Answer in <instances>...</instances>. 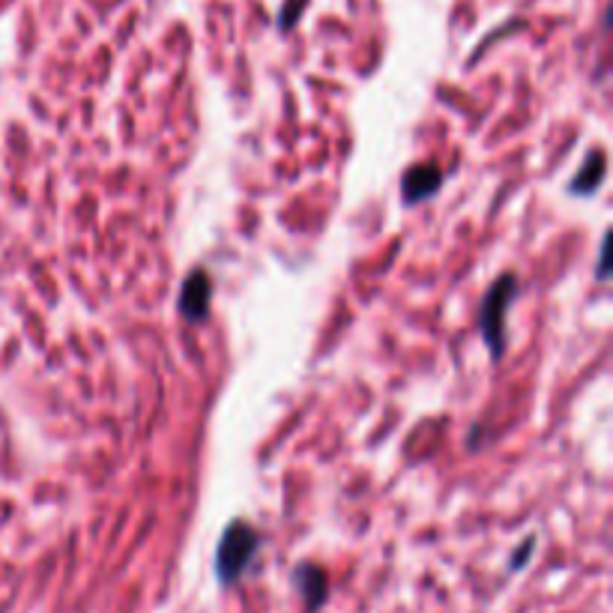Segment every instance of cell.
Returning a JSON list of instances; mask_svg holds the SVG:
<instances>
[{
  "label": "cell",
  "instance_id": "cell-1",
  "mask_svg": "<svg viewBox=\"0 0 613 613\" xmlns=\"http://www.w3.org/2000/svg\"><path fill=\"white\" fill-rule=\"evenodd\" d=\"M261 548V533L245 524V521H231L225 527L219 548H216V578L222 587L240 583L249 566H252L254 554Z\"/></svg>",
  "mask_w": 613,
  "mask_h": 613
},
{
  "label": "cell",
  "instance_id": "cell-2",
  "mask_svg": "<svg viewBox=\"0 0 613 613\" xmlns=\"http://www.w3.org/2000/svg\"><path fill=\"white\" fill-rule=\"evenodd\" d=\"M515 294H518V278L512 273L500 275L497 282L488 287L482 308H479V332H482L494 362L503 360V353H506V315Z\"/></svg>",
  "mask_w": 613,
  "mask_h": 613
},
{
  "label": "cell",
  "instance_id": "cell-3",
  "mask_svg": "<svg viewBox=\"0 0 613 613\" xmlns=\"http://www.w3.org/2000/svg\"><path fill=\"white\" fill-rule=\"evenodd\" d=\"M210 299H212V278L204 270H191L189 278L183 282L180 296H177V308L180 318L191 327H198L210 318Z\"/></svg>",
  "mask_w": 613,
  "mask_h": 613
},
{
  "label": "cell",
  "instance_id": "cell-4",
  "mask_svg": "<svg viewBox=\"0 0 613 613\" xmlns=\"http://www.w3.org/2000/svg\"><path fill=\"white\" fill-rule=\"evenodd\" d=\"M291 578H294L296 592H299V599H303L308 613H318L327 604L329 578L320 566H315V562H299Z\"/></svg>",
  "mask_w": 613,
  "mask_h": 613
},
{
  "label": "cell",
  "instance_id": "cell-5",
  "mask_svg": "<svg viewBox=\"0 0 613 613\" xmlns=\"http://www.w3.org/2000/svg\"><path fill=\"white\" fill-rule=\"evenodd\" d=\"M444 186V171L437 165H413L404 171L402 180V198L404 204H419L434 198Z\"/></svg>",
  "mask_w": 613,
  "mask_h": 613
},
{
  "label": "cell",
  "instance_id": "cell-6",
  "mask_svg": "<svg viewBox=\"0 0 613 613\" xmlns=\"http://www.w3.org/2000/svg\"><path fill=\"white\" fill-rule=\"evenodd\" d=\"M604 171H607V165H604V153H602V150H595L592 156H587V160H583L581 171H578V174L571 177L569 191H571V195H578V198H583V195H592V191L602 186Z\"/></svg>",
  "mask_w": 613,
  "mask_h": 613
},
{
  "label": "cell",
  "instance_id": "cell-7",
  "mask_svg": "<svg viewBox=\"0 0 613 613\" xmlns=\"http://www.w3.org/2000/svg\"><path fill=\"white\" fill-rule=\"evenodd\" d=\"M529 554H533V539L524 541V550H521V554H515V557H512V562H508V569H521V566L527 562Z\"/></svg>",
  "mask_w": 613,
  "mask_h": 613
},
{
  "label": "cell",
  "instance_id": "cell-8",
  "mask_svg": "<svg viewBox=\"0 0 613 613\" xmlns=\"http://www.w3.org/2000/svg\"><path fill=\"white\" fill-rule=\"evenodd\" d=\"M599 258H602V261H599V278H604V264H607V237L602 240V252H599Z\"/></svg>",
  "mask_w": 613,
  "mask_h": 613
}]
</instances>
